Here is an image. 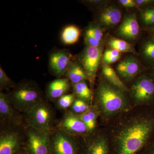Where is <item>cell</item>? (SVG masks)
Returning a JSON list of instances; mask_svg holds the SVG:
<instances>
[{
    "instance_id": "cell-34",
    "label": "cell",
    "mask_w": 154,
    "mask_h": 154,
    "mask_svg": "<svg viewBox=\"0 0 154 154\" xmlns=\"http://www.w3.org/2000/svg\"><path fill=\"white\" fill-rule=\"evenodd\" d=\"M86 2L89 3L90 5L94 6L102 5L107 3V1H87Z\"/></svg>"
},
{
    "instance_id": "cell-22",
    "label": "cell",
    "mask_w": 154,
    "mask_h": 154,
    "mask_svg": "<svg viewBox=\"0 0 154 154\" xmlns=\"http://www.w3.org/2000/svg\"><path fill=\"white\" fill-rule=\"evenodd\" d=\"M140 21L145 30L154 27V2L140 8Z\"/></svg>"
},
{
    "instance_id": "cell-8",
    "label": "cell",
    "mask_w": 154,
    "mask_h": 154,
    "mask_svg": "<svg viewBox=\"0 0 154 154\" xmlns=\"http://www.w3.org/2000/svg\"><path fill=\"white\" fill-rule=\"evenodd\" d=\"M131 92L137 102L144 104L154 103V78L150 74L142 76L131 86Z\"/></svg>"
},
{
    "instance_id": "cell-27",
    "label": "cell",
    "mask_w": 154,
    "mask_h": 154,
    "mask_svg": "<svg viewBox=\"0 0 154 154\" xmlns=\"http://www.w3.org/2000/svg\"><path fill=\"white\" fill-rule=\"evenodd\" d=\"M75 99V95L74 94H66L57 99V106L61 110H66L71 107Z\"/></svg>"
},
{
    "instance_id": "cell-21",
    "label": "cell",
    "mask_w": 154,
    "mask_h": 154,
    "mask_svg": "<svg viewBox=\"0 0 154 154\" xmlns=\"http://www.w3.org/2000/svg\"><path fill=\"white\" fill-rule=\"evenodd\" d=\"M80 34L81 31L78 27L74 25H68L63 30L61 38L65 44H73L79 40Z\"/></svg>"
},
{
    "instance_id": "cell-24",
    "label": "cell",
    "mask_w": 154,
    "mask_h": 154,
    "mask_svg": "<svg viewBox=\"0 0 154 154\" xmlns=\"http://www.w3.org/2000/svg\"><path fill=\"white\" fill-rule=\"evenodd\" d=\"M73 89L74 92V94L79 99L85 102H90L92 100V92L85 81L75 84L73 85Z\"/></svg>"
},
{
    "instance_id": "cell-20",
    "label": "cell",
    "mask_w": 154,
    "mask_h": 154,
    "mask_svg": "<svg viewBox=\"0 0 154 154\" xmlns=\"http://www.w3.org/2000/svg\"><path fill=\"white\" fill-rule=\"evenodd\" d=\"M84 154H109L107 142L102 137L97 138L89 144Z\"/></svg>"
},
{
    "instance_id": "cell-15",
    "label": "cell",
    "mask_w": 154,
    "mask_h": 154,
    "mask_svg": "<svg viewBox=\"0 0 154 154\" xmlns=\"http://www.w3.org/2000/svg\"><path fill=\"white\" fill-rule=\"evenodd\" d=\"M122 17L121 11L115 6H107L102 9L98 15V25L102 28H112L118 25Z\"/></svg>"
},
{
    "instance_id": "cell-6",
    "label": "cell",
    "mask_w": 154,
    "mask_h": 154,
    "mask_svg": "<svg viewBox=\"0 0 154 154\" xmlns=\"http://www.w3.org/2000/svg\"><path fill=\"white\" fill-rule=\"evenodd\" d=\"M50 154H78L75 141L69 134L60 130H52L49 140Z\"/></svg>"
},
{
    "instance_id": "cell-17",
    "label": "cell",
    "mask_w": 154,
    "mask_h": 154,
    "mask_svg": "<svg viewBox=\"0 0 154 154\" xmlns=\"http://www.w3.org/2000/svg\"><path fill=\"white\" fill-rule=\"evenodd\" d=\"M142 59L146 67L154 68V38L148 34L143 39L140 48Z\"/></svg>"
},
{
    "instance_id": "cell-35",
    "label": "cell",
    "mask_w": 154,
    "mask_h": 154,
    "mask_svg": "<svg viewBox=\"0 0 154 154\" xmlns=\"http://www.w3.org/2000/svg\"><path fill=\"white\" fill-rule=\"evenodd\" d=\"M146 154H154V142L149 146Z\"/></svg>"
},
{
    "instance_id": "cell-31",
    "label": "cell",
    "mask_w": 154,
    "mask_h": 154,
    "mask_svg": "<svg viewBox=\"0 0 154 154\" xmlns=\"http://www.w3.org/2000/svg\"><path fill=\"white\" fill-rule=\"evenodd\" d=\"M84 41L86 46L91 47H102L103 42L97 40L96 38L85 34L84 37Z\"/></svg>"
},
{
    "instance_id": "cell-10",
    "label": "cell",
    "mask_w": 154,
    "mask_h": 154,
    "mask_svg": "<svg viewBox=\"0 0 154 154\" xmlns=\"http://www.w3.org/2000/svg\"><path fill=\"white\" fill-rule=\"evenodd\" d=\"M9 100L8 95L0 93V120L2 124L7 125L20 126L23 117Z\"/></svg>"
},
{
    "instance_id": "cell-4",
    "label": "cell",
    "mask_w": 154,
    "mask_h": 154,
    "mask_svg": "<svg viewBox=\"0 0 154 154\" xmlns=\"http://www.w3.org/2000/svg\"><path fill=\"white\" fill-rule=\"evenodd\" d=\"M26 127L36 129L53 130L54 115L53 110L44 99L25 113Z\"/></svg>"
},
{
    "instance_id": "cell-9",
    "label": "cell",
    "mask_w": 154,
    "mask_h": 154,
    "mask_svg": "<svg viewBox=\"0 0 154 154\" xmlns=\"http://www.w3.org/2000/svg\"><path fill=\"white\" fill-rule=\"evenodd\" d=\"M19 126L7 125L0 134V154H15L22 144L23 135L17 129Z\"/></svg>"
},
{
    "instance_id": "cell-29",
    "label": "cell",
    "mask_w": 154,
    "mask_h": 154,
    "mask_svg": "<svg viewBox=\"0 0 154 154\" xmlns=\"http://www.w3.org/2000/svg\"><path fill=\"white\" fill-rule=\"evenodd\" d=\"M17 85L13 80L11 79L4 71L2 66H0V88L1 90H8L14 88Z\"/></svg>"
},
{
    "instance_id": "cell-26",
    "label": "cell",
    "mask_w": 154,
    "mask_h": 154,
    "mask_svg": "<svg viewBox=\"0 0 154 154\" xmlns=\"http://www.w3.org/2000/svg\"><path fill=\"white\" fill-rule=\"evenodd\" d=\"M121 55V53L118 51L113 48H107L102 56L103 63L109 65L114 63L120 59Z\"/></svg>"
},
{
    "instance_id": "cell-12",
    "label": "cell",
    "mask_w": 154,
    "mask_h": 154,
    "mask_svg": "<svg viewBox=\"0 0 154 154\" xmlns=\"http://www.w3.org/2000/svg\"><path fill=\"white\" fill-rule=\"evenodd\" d=\"M58 129L71 135L89 131L80 116L71 111H67L65 113L59 124Z\"/></svg>"
},
{
    "instance_id": "cell-32",
    "label": "cell",
    "mask_w": 154,
    "mask_h": 154,
    "mask_svg": "<svg viewBox=\"0 0 154 154\" xmlns=\"http://www.w3.org/2000/svg\"><path fill=\"white\" fill-rule=\"evenodd\" d=\"M119 2L126 8H136L140 10V8L136 3L135 1L134 0H119Z\"/></svg>"
},
{
    "instance_id": "cell-33",
    "label": "cell",
    "mask_w": 154,
    "mask_h": 154,
    "mask_svg": "<svg viewBox=\"0 0 154 154\" xmlns=\"http://www.w3.org/2000/svg\"><path fill=\"white\" fill-rule=\"evenodd\" d=\"M135 2L140 8L153 3L154 0H136Z\"/></svg>"
},
{
    "instance_id": "cell-3",
    "label": "cell",
    "mask_w": 154,
    "mask_h": 154,
    "mask_svg": "<svg viewBox=\"0 0 154 154\" xmlns=\"http://www.w3.org/2000/svg\"><path fill=\"white\" fill-rule=\"evenodd\" d=\"M123 92L110 83L101 82L97 89V97L104 113L112 114L124 108L126 101Z\"/></svg>"
},
{
    "instance_id": "cell-37",
    "label": "cell",
    "mask_w": 154,
    "mask_h": 154,
    "mask_svg": "<svg viewBox=\"0 0 154 154\" xmlns=\"http://www.w3.org/2000/svg\"><path fill=\"white\" fill-rule=\"evenodd\" d=\"M150 70L151 71L150 74L151 75L154 79V68L151 69H150Z\"/></svg>"
},
{
    "instance_id": "cell-23",
    "label": "cell",
    "mask_w": 154,
    "mask_h": 154,
    "mask_svg": "<svg viewBox=\"0 0 154 154\" xmlns=\"http://www.w3.org/2000/svg\"><path fill=\"white\" fill-rule=\"evenodd\" d=\"M110 48L116 50L121 53H131L134 54H137L132 44L122 39L115 37H111L107 42Z\"/></svg>"
},
{
    "instance_id": "cell-7",
    "label": "cell",
    "mask_w": 154,
    "mask_h": 154,
    "mask_svg": "<svg viewBox=\"0 0 154 154\" xmlns=\"http://www.w3.org/2000/svg\"><path fill=\"white\" fill-rule=\"evenodd\" d=\"M103 47L86 46L80 57L81 65L86 72L91 86L94 85L102 58Z\"/></svg>"
},
{
    "instance_id": "cell-38",
    "label": "cell",
    "mask_w": 154,
    "mask_h": 154,
    "mask_svg": "<svg viewBox=\"0 0 154 154\" xmlns=\"http://www.w3.org/2000/svg\"><path fill=\"white\" fill-rule=\"evenodd\" d=\"M19 154H23V153H19Z\"/></svg>"
},
{
    "instance_id": "cell-2",
    "label": "cell",
    "mask_w": 154,
    "mask_h": 154,
    "mask_svg": "<svg viewBox=\"0 0 154 154\" xmlns=\"http://www.w3.org/2000/svg\"><path fill=\"white\" fill-rule=\"evenodd\" d=\"M8 96L15 108L24 113L44 100L43 94L39 87L29 81L17 85Z\"/></svg>"
},
{
    "instance_id": "cell-36",
    "label": "cell",
    "mask_w": 154,
    "mask_h": 154,
    "mask_svg": "<svg viewBox=\"0 0 154 154\" xmlns=\"http://www.w3.org/2000/svg\"><path fill=\"white\" fill-rule=\"evenodd\" d=\"M147 33L154 38V27L146 30Z\"/></svg>"
},
{
    "instance_id": "cell-11",
    "label": "cell",
    "mask_w": 154,
    "mask_h": 154,
    "mask_svg": "<svg viewBox=\"0 0 154 154\" xmlns=\"http://www.w3.org/2000/svg\"><path fill=\"white\" fill-rule=\"evenodd\" d=\"M72 59L71 54L65 50H57L51 54L49 67L53 75L58 77L64 75L72 62Z\"/></svg>"
},
{
    "instance_id": "cell-13",
    "label": "cell",
    "mask_w": 154,
    "mask_h": 154,
    "mask_svg": "<svg viewBox=\"0 0 154 154\" xmlns=\"http://www.w3.org/2000/svg\"><path fill=\"white\" fill-rule=\"evenodd\" d=\"M116 33L125 41L136 40L140 33V29L136 14H129L125 17Z\"/></svg>"
},
{
    "instance_id": "cell-18",
    "label": "cell",
    "mask_w": 154,
    "mask_h": 154,
    "mask_svg": "<svg viewBox=\"0 0 154 154\" xmlns=\"http://www.w3.org/2000/svg\"><path fill=\"white\" fill-rule=\"evenodd\" d=\"M64 75L73 85L88 80V76L82 65L75 62H72Z\"/></svg>"
},
{
    "instance_id": "cell-5",
    "label": "cell",
    "mask_w": 154,
    "mask_h": 154,
    "mask_svg": "<svg viewBox=\"0 0 154 154\" xmlns=\"http://www.w3.org/2000/svg\"><path fill=\"white\" fill-rule=\"evenodd\" d=\"M51 131L26 127L25 145L28 154H50L49 140Z\"/></svg>"
},
{
    "instance_id": "cell-30",
    "label": "cell",
    "mask_w": 154,
    "mask_h": 154,
    "mask_svg": "<svg viewBox=\"0 0 154 154\" xmlns=\"http://www.w3.org/2000/svg\"><path fill=\"white\" fill-rule=\"evenodd\" d=\"M88 108L89 107L86 104L85 101L78 98L75 99L72 105L71 106L70 111L75 114L83 113L88 111L89 110Z\"/></svg>"
},
{
    "instance_id": "cell-25",
    "label": "cell",
    "mask_w": 154,
    "mask_h": 154,
    "mask_svg": "<svg viewBox=\"0 0 154 154\" xmlns=\"http://www.w3.org/2000/svg\"><path fill=\"white\" fill-rule=\"evenodd\" d=\"M80 116L87 126L88 131H91L95 128L97 115L94 110H88Z\"/></svg>"
},
{
    "instance_id": "cell-28",
    "label": "cell",
    "mask_w": 154,
    "mask_h": 154,
    "mask_svg": "<svg viewBox=\"0 0 154 154\" xmlns=\"http://www.w3.org/2000/svg\"><path fill=\"white\" fill-rule=\"evenodd\" d=\"M85 34L92 36L99 41L102 42L103 32L102 28L98 24L91 23L87 27Z\"/></svg>"
},
{
    "instance_id": "cell-19",
    "label": "cell",
    "mask_w": 154,
    "mask_h": 154,
    "mask_svg": "<svg viewBox=\"0 0 154 154\" xmlns=\"http://www.w3.org/2000/svg\"><path fill=\"white\" fill-rule=\"evenodd\" d=\"M102 73L109 83L123 91H127L125 85L119 79L116 72L109 65L103 63Z\"/></svg>"
},
{
    "instance_id": "cell-1",
    "label": "cell",
    "mask_w": 154,
    "mask_h": 154,
    "mask_svg": "<svg viewBox=\"0 0 154 154\" xmlns=\"http://www.w3.org/2000/svg\"><path fill=\"white\" fill-rule=\"evenodd\" d=\"M154 133V116H146L126 127L119 134L116 154H137Z\"/></svg>"
},
{
    "instance_id": "cell-14",
    "label": "cell",
    "mask_w": 154,
    "mask_h": 154,
    "mask_svg": "<svg viewBox=\"0 0 154 154\" xmlns=\"http://www.w3.org/2000/svg\"><path fill=\"white\" fill-rule=\"evenodd\" d=\"M142 64L135 57L131 56L122 60L117 65L116 70L123 79H132L142 71Z\"/></svg>"
},
{
    "instance_id": "cell-16",
    "label": "cell",
    "mask_w": 154,
    "mask_h": 154,
    "mask_svg": "<svg viewBox=\"0 0 154 154\" xmlns=\"http://www.w3.org/2000/svg\"><path fill=\"white\" fill-rule=\"evenodd\" d=\"M70 87L67 79H57L50 83L47 90V97L51 101H55L66 94Z\"/></svg>"
}]
</instances>
